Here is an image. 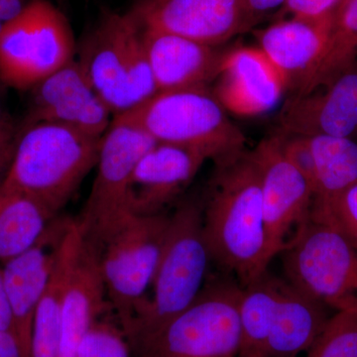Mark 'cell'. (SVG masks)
I'll use <instances>...</instances> for the list:
<instances>
[{"label": "cell", "instance_id": "6da1fadb", "mask_svg": "<svg viewBox=\"0 0 357 357\" xmlns=\"http://www.w3.org/2000/svg\"><path fill=\"white\" fill-rule=\"evenodd\" d=\"M202 204L211 263L245 287L268 270L261 175L255 152L215 162Z\"/></svg>", "mask_w": 357, "mask_h": 357}, {"label": "cell", "instance_id": "7a4b0ae2", "mask_svg": "<svg viewBox=\"0 0 357 357\" xmlns=\"http://www.w3.org/2000/svg\"><path fill=\"white\" fill-rule=\"evenodd\" d=\"M102 138L55 122L20 126L1 188L28 195L58 215L96 166Z\"/></svg>", "mask_w": 357, "mask_h": 357}, {"label": "cell", "instance_id": "3957f363", "mask_svg": "<svg viewBox=\"0 0 357 357\" xmlns=\"http://www.w3.org/2000/svg\"><path fill=\"white\" fill-rule=\"evenodd\" d=\"M210 263L202 204L185 201L170 215L151 295L141 301L123 328L132 351L191 306L206 284Z\"/></svg>", "mask_w": 357, "mask_h": 357}, {"label": "cell", "instance_id": "277c9868", "mask_svg": "<svg viewBox=\"0 0 357 357\" xmlns=\"http://www.w3.org/2000/svg\"><path fill=\"white\" fill-rule=\"evenodd\" d=\"M77 61L114 116L135 109L159 91L142 27L131 11L103 15L84 40Z\"/></svg>", "mask_w": 357, "mask_h": 357}, {"label": "cell", "instance_id": "5b68a950", "mask_svg": "<svg viewBox=\"0 0 357 357\" xmlns=\"http://www.w3.org/2000/svg\"><path fill=\"white\" fill-rule=\"evenodd\" d=\"M123 114L156 142L196 150L213 162L245 149L243 131L208 86L158 91Z\"/></svg>", "mask_w": 357, "mask_h": 357}, {"label": "cell", "instance_id": "8992f818", "mask_svg": "<svg viewBox=\"0 0 357 357\" xmlns=\"http://www.w3.org/2000/svg\"><path fill=\"white\" fill-rule=\"evenodd\" d=\"M241 288L220 273L184 312L134 349L136 357H238Z\"/></svg>", "mask_w": 357, "mask_h": 357}, {"label": "cell", "instance_id": "52a82bcc", "mask_svg": "<svg viewBox=\"0 0 357 357\" xmlns=\"http://www.w3.org/2000/svg\"><path fill=\"white\" fill-rule=\"evenodd\" d=\"M76 41L69 20L50 0H33L0 34V82L30 91L75 60Z\"/></svg>", "mask_w": 357, "mask_h": 357}, {"label": "cell", "instance_id": "ba28073f", "mask_svg": "<svg viewBox=\"0 0 357 357\" xmlns=\"http://www.w3.org/2000/svg\"><path fill=\"white\" fill-rule=\"evenodd\" d=\"M156 143L126 114L114 116L102 135L96 175L77 222L84 236L102 245L134 213L131 181L141 157Z\"/></svg>", "mask_w": 357, "mask_h": 357}, {"label": "cell", "instance_id": "9c48e42d", "mask_svg": "<svg viewBox=\"0 0 357 357\" xmlns=\"http://www.w3.org/2000/svg\"><path fill=\"white\" fill-rule=\"evenodd\" d=\"M286 281L333 312H357V250L326 223L312 220L280 255Z\"/></svg>", "mask_w": 357, "mask_h": 357}, {"label": "cell", "instance_id": "30bf717a", "mask_svg": "<svg viewBox=\"0 0 357 357\" xmlns=\"http://www.w3.org/2000/svg\"><path fill=\"white\" fill-rule=\"evenodd\" d=\"M170 215H133L100 246L107 298L124 328L153 281Z\"/></svg>", "mask_w": 357, "mask_h": 357}, {"label": "cell", "instance_id": "8fae6325", "mask_svg": "<svg viewBox=\"0 0 357 357\" xmlns=\"http://www.w3.org/2000/svg\"><path fill=\"white\" fill-rule=\"evenodd\" d=\"M261 175L263 215L270 262L299 241L312 222L314 190L282 150L280 134L253 150Z\"/></svg>", "mask_w": 357, "mask_h": 357}, {"label": "cell", "instance_id": "7c38bea8", "mask_svg": "<svg viewBox=\"0 0 357 357\" xmlns=\"http://www.w3.org/2000/svg\"><path fill=\"white\" fill-rule=\"evenodd\" d=\"M131 13L144 29L215 47L257 22L248 0H141Z\"/></svg>", "mask_w": 357, "mask_h": 357}, {"label": "cell", "instance_id": "4fadbf2b", "mask_svg": "<svg viewBox=\"0 0 357 357\" xmlns=\"http://www.w3.org/2000/svg\"><path fill=\"white\" fill-rule=\"evenodd\" d=\"M29 91V109L20 128L37 122H55L102 136L114 119L77 60L56 70Z\"/></svg>", "mask_w": 357, "mask_h": 357}, {"label": "cell", "instance_id": "5bb4252c", "mask_svg": "<svg viewBox=\"0 0 357 357\" xmlns=\"http://www.w3.org/2000/svg\"><path fill=\"white\" fill-rule=\"evenodd\" d=\"M70 220L56 218L31 248L1 268L13 333L23 357L30 356L35 312L50 281Z\"/></svg>", "mask_w": 357, "mask_h": 357}, {"label": "cell", "instance_id": "9a60e30c", "mask_svg": "<svg viewBox=\"0 0 357 357\" xmlns=\"http://www.w3.org/2000/svg\"><path fill=\"white\" fill-rule=\"evenodd\" d=\"M279 133L304 137L356 135L357 62L325 86L291 96L281 112Z\"/></svg>", "mask_w": 357, "mask_h": 357}, {"label": "cell", "instance_id": "2e32d148", "mask_svg": "<svg viewBox=\"0 0 357 357\" xmlns=\"http://www.w3.org/2000/svg\"><path fill=\"white\" fill-rule=\"evenodd\" d=\"M213 95L225 110L241 116L264 114L288 91L280 70L259 48L241 47L223 55Z\"/></svg>", "mask_w": 357, "mask_h": 357}, {"label": "cell", "instance_id": "e0dca14e", "mask_svg": "<svg viewBox=\"0 0 357 357\" xmlns=\"http://www.w3.org/2000/svg\"><path fill=\"white\" fill-rule=\"evenodd\" d=\"M333 20L290 17L256 32L258 44L285 79L288 89L300 95L318 70L330 40Z\"/></svg>", "mask_w": 357, "mask_h": 357}, {"label": "cell", "instance_id": "ac0fdd59", "mask_svg": "<svg viewBox=\"0 0 357 357\" xmlns=\"http://www.w3.org/2000/svg\"><path fill=\"white\" fill-rule=\"evenodd\" d=\"M206 157L194 149L156 142L141 157L131 181L134 215L164 213V208L194 178Z\"/></svg>", "mask_w": 357, "mask_h": 357}, {"label": "cell", "instance_id": "d6986e66", "mask_svg": "<svg viewBox=\"0 0 357 357\" xmlns=\"http://www.w3.org/2000/svg\"><path fill=\"white\" fill-rule=\"evenodd\" d=\"M142 27V26H141ZM143 29V42L159 91L208 86L225 53L172 33Z\"/></svg>", "mask_w": 357, "mask_h": 357}, {"label": "cell", "instance_id": "ffe728a7", "mask_svg": "<svg viewBox=\"0 0 357 357\" xmlns=\"http://www.w3.org/2000/svg\"><path fill=\"white\" fill-rule=\"evenodd\" d=\"M105 297L100 248L84 234L66 286L59 357H76L79 340L105 312Z\"/></svg>", "mask_w": 357, "mask_h": 357}, {"label": "cell", "instance_id": "44dd1931", "mask_svg": "<svg viewBox=\"0 0 357 357\" xmlns=\"http://www.w3.org/2000/svg\"><path fill=\"white\" fill-rule=\"evenodd\" d=\"M335 314L283 280L265 357H300L306 354Z\"/></svg>", "mask_w": 357, "mask_h": 357}, {"label": "cell", "instance_id": "7402d4cb", "mask_svg": "<svg viewBox=\"0 0 357 357\" xmlns=\"http://www.w3.org/2000/svg\"><path fill=\"white\" fill-rule=\"evenodd\" d=\"M83 237L81 225L70 218L50 281L35 312L29 357L60 356L66 286Z\"/></svg>", "mask_w": 357, "mask_h": 357}, {"label": "cell", "instance_id": "603a6c76", "mask_svg": "<svg viewBox=\"0 0 357 357\" xmlns=\"http://www.w3.org/2000/svg\"><path fill=\"white\" fill-rule=\"evenodd\" d=\"M57 217L32 197L0 188V261L31 248Z\"/></svg>", "mask_w": 357, "mask_h": 357}, {"label": "cell", "instance_id": "cb8c5ba5", "mask_svg": "<svg viewBox=\"0 0 357 357\" xmlns=\"http://www.w3.org/2000/svg\"><path fill=\"white\" fill-rule=\"evenodd\" d=\"M283 279L269 271L241 289L238 305L241 357H265V349L280 300Z\"/></svg>", "mask_w": 357, "mask_h": 357}, {"label": "cell", "instance_id": "d4e9b609", "mask_svg": "<svg viewBox=\"0 0 357 357\" xmlns=\"http://www.w3.org/2000/svg\"><path fill=\"white\" fill-rule=\"evenodd\" d=\"M306 138L314 164V198L333 196L356 182V141L328 135Z\"/></svg>", "mask_w": 357, "mask_h": 357}, {"label": "cell", "instance_id": "484cf974", "mask_svg": "<svg viewBox=\"0 0 357 357\" xmlns=\"http://www.w3.org/2000/svg\"><path fill=\"white\" fill-rule=\"evenodd\" d=\"M356 57L357 0H344L333 16L330 40L323 61L306 91L300 95L330 83L356 63Z\"/></svg>", "mask_w": 357, "mask_h": 357}, {"label": "cell", "instance_id": "4316f807", "mask_svg": "<svg viewBox=\"0 0 357 357\" xmlns=\"http://www.w3.org/2000/svg\"><path fill=\"white\" fill-rule=\"evenodd\" d=\"M312 220L337 230L357 250V181L333 196L314 198Z\"/></svg>", "mask_w": 357, "mask_h": 357}, {"label": "cell", "instance_id": "83f0119b", "mask_svg": "<svg viewBox=\"0 0 357 357\" xmlns=\"http://www.w3.org/2000/svg\"><path fill=\"white\" fill-rule=\"evenodd\" d=\"M302 357H357V312H335Z\"/></svg>", "mask_w": 357, "mask_h": 357}, {"label": "cell", "instance_id": "f1b7e54d", "mask_svg": "<svg viewBox=\"0 0 357 357\" xmlns=\"http://www.w3.org/2000/svg\"><path fill=\"white\" fill-rule=\"evenodd\" d=\"M131 351L123 328L98 319L79 340L76 357H130Z\"/></svg>", "mask_w": 357, "mask_h": 357}, {"label": "cell", "instance_id": "f546056e", "mask_svg": "<svg viewBox=\"0 0 357 357\" xmlns=\"http://www.w3.org/2000/svg\"><path fill=\"white\" fill-rule=\"evenodd\" d=\"M344 0H287L281 7V15L301 20H332Z\"/></svg>", "mask_w": 357, "mask_h": 357}, {"label": "cell", "instance_id": "4dcf8cb0", "mask_svg": "<svg viewBox=\"0 0 357 357\" xmlns=\"http://www.w3.org/2000/svg\"><path fill=\"white\" fill-rule=\"evenodd\" d=\"M18 133L20 126H16L13 119L6 117L0 121V188L13 161Z\"/></svg>", "mask_w": 357, "mask_h": 357}, {"label": "cell", "instance_id": "1f68e13d", "mask_svg": "<svg viewBox=\"0 0 357 357\" xmlns=\"http://www.w3.org/2000/svg\"><path fill=\"white\" fill-rule=\"evenodd\" d=\"M33 0H0V20L3 23L17 18Z\"/></svg>", "mask_w": 357, "mask_h": 357}, {"label": "cell", "instance_id": "d6a6232c", "mask_svg": "<svg viewBox=\"0 0 357 357\" xmlns=\"http://www.w3.org/2000/svg\"><path fill=\"white\" fill-rule=\"evenodd\" d=\"M0 357H23L14 333L2 328H0Z\"/></svg>", "mask_w": 357, "mask_h": 357}, {"label": "cell", "instance_id": "836d02e7", "mask_svg": "<svg viewBox=\"0 0 357 357\" xmlns=\"http://www.w3.org/2000/svg\"><path fill=\"white\" fill-rule=\"evenodd\" d=\"M0 328L13 333V319H11L10 312H9L8 304H7L1 269H0Z\"/></svg>", "mask_w": 357, "mask_h": 357}, {"label": "cell", "instance_id": "e575fe53", "mask_svg": "<svg viewBox=\"0 0 357 357\" xmlns=\"http://www.w3.org/2000/svg\"><path fill=\"white\" fill-rule=\"evenodd\" d=\"M248 1L253 13L260 18L263 13H266L267 11L277 7L283 6L287 0H248Z\"/></svg>", "mask_w": 357, "mask_h": 357}, {"label": "cell", "instance_id": "d590c367", "mask_svg": "<svg viewBox=\"0 0 357 357\" xmlns=\"http://www.w3.org/2000/svg\"><path fill=\"white\" fill-rule=\"evenodd\" d=\"M4 88L6 86L0 82V121L8 117L4 110Z\"/></svg>", "mask_w": 357, "mask_h": 357}, {"label": "cell", "instance_id": "8d00e7d4", "mask_svg": "<svg viewBox=\"0 0 357 357\" xmlns=\"http://www.w3.org/2000/svg\"><path fill=\"white\" fill-rule=\"evenodd\" d=\"M4 24H6V23H3L2 22L1 20H0V34H1L2 29H3L4 27Z\"/></svg>", "mask_w": 357, "mask_h": 357}, {"label": "cell", "instance_id": "74e56055", "mask_svg": "<svg viewBox=\"0 0 357 357\" xmlns=\"http://www.w3.org/2000/svg\"><path fill=\"white\" fill-rule=\"evenodd\" d=\"M238 357H241V356H238Z\"/></svg>", "mask_w": 357, "mask_h": 357}]
</instances>
